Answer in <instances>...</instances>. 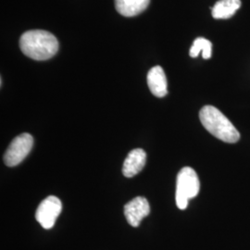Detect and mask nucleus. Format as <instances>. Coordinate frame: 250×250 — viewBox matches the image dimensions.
Here are the masks:
<instances>
[{"label":"nucleus","mask_w":250,"mask_h":250,"mask_svg":"<svg viewBox=\"0 0 250 250\" xmlns=\"http://www.w3.org/2000/svg\"><path fill=\"white\" fill-rule=\"evenodd\" d=\"M20 47L22 53L35 61H46L54 57L59 50L56 36L44 30L27 31L20 38Z\"/></svg>","instance_id":"nucleus-1"},{"label":"nucleus","mask_w":250,"mask_h":250,"mask_svg":"<svg viewBox=\"0 0 250 250\" xmlns=\"http://www.w3.org/2000/svg\"><path fill=\"white\" fill-rule=\"evenodd\" d=\"M199 119L206 130L225 143H236L240 134L224 113L213 106H205L199 112Z\"/></svg>","instance_id":"nucleus-2"},{"label":"nucleus","mask_w":250,"mask_h":250,"mask_svg":"<svg viewBox=\"0 0 250 250\" xmlns=\"http://www.w3.org/2000/svg\"><path fill=\"white\" fill-rule=\"evenodd\" d=\"M200 188L197 172L190 167H185L179 171L176 182V205L180 209H186L188 201L197 197Z\"/></svg>","instance_id":"nucleus-3"},{"label":"nucleus","mask_w":250,"mask_h":250,"mask_svg":"<svg viewBox=\"0 0 250 250\" xmlns=\"http://www.w3.org/2000/svg\"><path fill=\"white\" fill-rule=\"evenodd\" d=\"M34 146V138L30 134H19L11 143L4 155V161L7 166L14 167L23 161Z\"/></svg>","instance_id":"nucleus-4"},{"label":"nucleus","mask_w":250,"mask_h":250,"mask_svg":"<svg viewBox=\"0 0 250 250\" xmlns=\"http://www.w3.org/2000/svg\"><path fill=\"white\" fill-rule=\"evenodd\" d=\"M62 210V204L60 198L55 196H49L38 206L36 212V221L44 229H51Z\"/></svg>","instance_id":"nucleus-5"},{"label":"nucleus","mask_w":250,"mask_h":250,"mask_svg":"<svg viewBox=\"0 0 250 250\" xmlns=\"http://www.w3.org/2000/svg\"><path fill=\"white\" fill-rule=\"evenodd\" d=\"M150 212L148 201L143 197H137L125 206V215L128 224L138 227L141 221Z\"/></svg>","instance_id":"nucleus-6"},{"label":"nucleus","mask_w":250,"mask_h":250,"mask_svg":"<svg viewBox=\"0 0 250 250\" xmlns=\"http://www.w3.org/2000/svg\"><path fill=\"white\" fill-rule=\"evenodd\" d=\"M147 85L157 98H163L168 94V83L165 72L161 66H155L147 73Z\"/></svg>","instance_id":"nucleus-7"},{"label":"nucleus","mask_w":250,"mask_h":250,"mask_svg":"<svg viewBox=\"0 0 250 250\" xmlns=\"http://www.w3.org/2000/svg\"><path fill=\"white\" fill-rule=\"evenodd\" d=\"M146 161V154L142 148H135L125 159L123 173L125 177L132 178L143 170Z\"/></svg>","instance_id":"nucleus-8"},{"label":"nucleus","mask_w":250,"mask_h":250,"mask_svg":"<svg viewBox=\"0 0 250 250\" xmlns=\"http://www.w3.org/2000/svg\"><path fill=\"white\" fill-rule=\"evenodd\" d=\"M150 0H115L117 11L125 17H134L146 10Z\"/></svg>","instance_id":"nucleus-9"},{"label":"nucleus","mask_w":250,"mask_h":250,"mask_svg":"<svg viewBox=\"0 0 250 250\" xmlns=\"http://www.w3.org/2000/svg\"><path fill=\"white\" fill-rule=\"evenodd\" d=\"M240 7L241 0H220L211 9L212 17L218 20L230 19Z\"/></svg>","instance_id":"nucleus-10"},{"label":"nucleus","mask_w":250,"mask_h":250,"mask_svg":"<svg viewBox=\"0 0 250 250\" xmlns=\"http://www.w3.org/2000/svg\"><path fill=\"white\" fill-rule=\"evenodd\" d=\"M211 49H212V44L209 40L203 37H198L194 41L192 47L190 48L189 55L192 58H197L199 54L202 53L203 59L208 60L212 55Z\"/></svg>","instance_id":"nucleus-11"}]
</instances>
